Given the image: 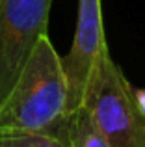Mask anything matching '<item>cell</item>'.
Wrapping results in <instances>:
<instances>
[{
  "mask_svg": "<svg viewBox=\"0 0 145 147\" xmlns=\"http://www.w3.org/2000/svg\"><path fill=\"white\" fill-rule=\"evenodd\" d=\"M101 0H78L76 32L71 50L62 58L67 80V112H76L84 102L87 84L101 60L108 54Z\"/></svg>",
  "mask_w": 145,
  "mask_h": 147,
  "instance_id": "4",
  "label": "cell"
},
{
  "mask_svg": "<svg viewBox=\"0 0 145 147\" xmlns=\"http://www.w3.org/2000/svg\"><path fill=\"white\" fill-rule=\"evenodd\" d=\"M65 142L67 147H108L84 108H78L69 115L65 127Z\"/></svg>",
  "mask_w": 145,
  "mask_h": 147,
  "instance_id": "5",
  "label": "cell"
},
{
  "mask_svg": "<svg viewBox=\"0 0 145 147\" xmlns=\"http://www.w3.org/2000/svg\"><path fill=\"white\" fill-rule=\"evenodd\" d=\"M134 99H136V104H138L140 112L145 117V90H134Z\"/></svg>",
  "mask_w": 145,
  "mask_h": 147,
  "instance_id": "7",
  "label": "cell"
},
{
  "mask_svg": "<svg viewBox=\"0 0 145 147\" xmlns=\"http://www.w3.org/2000/svg\"><path fill=\"white\" fill-rule=\"evenodd\" d=\"M0 147H67L65 136H56L47 132L13 134L0 136Z\"/></svg>",
  "mask_w": 145,
  "mask_h": 147,
  "instance_id": "6",
  "label": "cell"
},
{
  "mask_svg": "<svg viewBox=\"0 0 145 147\" xmlns=\"http://www.w3.org/2000/svg\"><path fill=\"white\" fill-rule=\"evenodd\" d=\"M50 6L52 0H0V100L47 34Z\"/></svg>",
  "mask_w": 145,
  "mask_h": 147,
  "instance_id": "3",
  "label": "cell"
},
{
  "mask_svg": "<svg viewBox=\"0 0 145 147\" xmlns=\"http://www.w3.org/2000/svg\"><path fill=\"white\" fill-rule=\"evenodd\" d=\"M80 108L108 147H145V117L136 104L134 88L110 52L91 75Z\"/></svg>",
  "mask_w": 145,
  "mask_h": 147,
  "instance_id": "2",
  "label": "cell"
},
{
  "mask_svg": "<svg viewBox=\"0 0 145 147\" xmlns=\"http://www.w3.org/2000/svg\"><path fill=\"white\" fill-rule=\"evenodd\" d=\"M67 119V80L62 58L45 34L0 100V136L32 132L65 136Z\"/></svg>",
  "mask_w": 145,
  "mask_h": 147,
  "instance_id": "1",
  "label": "cell"
}]
</instances>
